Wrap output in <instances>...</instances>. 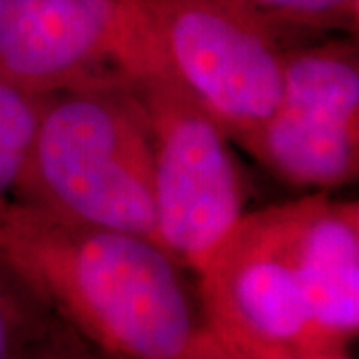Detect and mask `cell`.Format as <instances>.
I'll return each instance as SVG.
<instances>
[{
  "label": "cell",
  "instance_id": "1",
  "mask_svg": "<svg viewBox=\"0 0 359 359\" xmlns=\"http://www.w3.org/2000/svg\"><path fill=\"white\" fill-rule=\"evenodd\" d=\"M0 262L116 359H186L208 335L192 271L148 238L13 200L0 205Z\"/></svg>",
  "mask_w": 359,
  "mask_h": 359
},
{
  "label": "cell",
  "instance_id": "2",
  "mask_svg": "<svg viewBox=\"0 0 359 359\" xmlns=\"http://www.w3.org/2000/svg\"><path fill=\"white\" fill-rule=\"evenodd\" d=\"M16 200L156 242L152 144L132 86L48 96Z\"/></svg>",
  "mask_w": 359,
  "mask_h": 359
},
{
  "label": "cell",
  "instance_id": "3",
  "mask_svg": "<svg viewBox=\"0 0 359 359\" xmlns=\"http://www.w3.org/2000/svg\"><path fill=\"white\" fill-rule=\"evenodd\" d=\"M130 86L152 144L156 244L196 276L250 212L252 182L230 136L164 62Z\"/></svg>",
  "mask_w": 359,
  "mask_h": 359
},
{
  "label": "cell",
  "instance_id": "4",
  "mask_svg": "<svg viewBox=\"0 0 359 359\" xmlns=\"http://www.w3.org/2000/svg\"><path fill=\"white\" fill-rule=\"evenodd\" d=\"M166 68L244 148L280 100L283 54L321 36L245 0H136Z\"/></svg>",
  "mask_w": 359,
  "mask_h": 359
},
{
  "label": "cell",
  "instance_id": "5",
  "mask_svg": "<svg viewBox=\"0 0 359 359\" xmlns=\"http://www.w3.org/2000/svg\"><path fill=\"white\" fill-rule=\"evenodd\" d=\"M242 150L295 190L332 192L355 184L358 36L321 34L290 46L280 100Z\"/></svg>",
  "mask_w": 359,
  "mask_h": 359
},
{
  "label": "cell",
  "instance_id": "6",
  "mask_svg": "<svg viewBox=\"0 0 359 359\" xmlns=\"http://www.w3.org/2000/svg\"><path fill=\"white\" fill-rule=\"evenodd\" d=\"M162 62L136 0H0V78L25 92L130 84Z\"/></svg>",
  "mask_w": 359,
  "mask_h": 359
},
{
  "label": "cell",
  "instance_id": "7",
  "mask_svg": "<svg viewBox=\"0 0 359 359\" xmlns=\"http://www.w3.org/2000/svg\"><path fill=\"white\" fill-rule=\"evenodd\" d=\"M196 287L208 332L242 353L334 347L309 318L276 204L250 210L231 228L196 273Z\"/></svg>",
  "mask_w": 359,
  "mask_h": 359
},
{
  "label": "cell",
  "instance_id": "8",
  "mask_svg": "<svg viewBox=\"0 0 359 359\" xmlns=\"http://www.w3.org/2000/svg\"><path fill=\"white\" fill-rule=\"evenodd\" d=\"M276 205L309 318L330 346H349L359 332L358 200L313 192Z\"/></svg>",
  "mask_w": 359,
  "mask_h": 359
},
{
  "label": "cell",
  "instance_id": "9",
  "mask_svg": "<svg viewBox=\"0 0 359 359\" xmlns=\"http://www.w3.org/2000/svg\"><path fill=\"white\" fill-rule=\"evenodd\" d=\"M62 325L13 269L0 262V359H34Z\"/></svg>",
  "mask_w": 359,
  "mask_h": 359
},
{
  "label": "cell",
  "instance_id": "10",
  "mask_svg": "<svg viewBox=\"0 0 359 359\" xmlns=\"http://www.w3.org/2000/svg\"><path fill=\"white\" fill-rule=\"evenodd\" d=\"M46 100L0 78V205L18 198Z\"/></svg>",
  "mask_w": 359,
  "mask_h": 359
},
{
  "label": "cell",
  "instance_id": "11",
  "mask_svg": "<svg viewBox=\"0 0 359 359\" xmlns=\"http://www.w3.org/2000/svg\"><path fill=\"white\" fill-rule=\"evenodd\" d=\"M271 20L309 34H353L359 0H245Z\"/></svg>",
  "mask_w": 359,
  "mask_h": 359
},
{
  "label": "cell",
  "instance_id": "12",
  "mask_svg": "<svg viewBox=\"0 0 359 359\" xmlns=\"http://www.w3.org/2000/svg\"><path fill=\"white\" fill-rule=\"evenodd\" d=\"M34 359H116L102 351L100 347L90 344L72 327L62 325V330L54 335L48 346L40 351Z\"/></svg>",
  "mask_w": 359,
  "mask_h": 359
},
{
  "label": "cell",
  "instance_id": "13",
  "mask_svg": "<svg viewBox=\"0 0 359 359\" xmlns=\"http://www.w3.org/2000/svg\"><path fill=\"white\" fill-rule=\"evenodd\" d=\"M349 346H334L320 351H302V349H259L254 353H244L250 359H351Z\"/></svg>",
  "mask_w": 359,
  "mask_h": 359
},
{
  "label": "cell",
  "instance_id": "14",
  "mask_svg": "<svg viewBox=\"0 0 359 359\" xmlns=\"http://www.w3.org/2000/svg\"><path fill=\"white\" fill-rule=\"evenodd\" d=\"M186 359H250L244 355L242 351L233 349V347L226 346L224 341H219L218 337L208 332L204 341L194 349L192 353Z\"/></svg>",
  "mask_w": 359,
  "mask_h": 359
}]
</instances>
